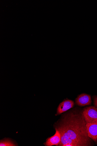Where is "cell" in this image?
<instances>
[{
  "label": "cell",
  "instance_id": "6da1fadb",
  "mask_svg": "<svg viewBox=\"0 0 97 146\" xmlns=\"http://www.w3.org/2000/svg\"><path fill=\"white\" fill-rule=\"evenodd\" d=\"M56 128L60 132L59 146H90L94 143L89 137L82 111H73L64 116Z\"/></svg>",
  "mask_w": 97,
  "mask_h": 146
},
{
  "label": "cell",
  "instance_id": "7a4b0ae2",
  "mask_svg": "<svg viewBox=\"0 0 97 146\" xmlns=\"http://www.w3.org/2000/svg\"><path fill=\"white\" fill-rule=\"evenodd\" d=\"M82 113L86 123H97V109L94 106L84 108Z\"/></svg>",
  "mask_w": 97,
  "mask_h": 146
},
{
  "label": "cell",
  "instance_id": "3957f363",
  "mask_svg": "<svg viewBox=\"0 0 97 146\" xmlns=\"http://www.w3.org/2000/svg\"><path fill=\"white\" fill-rule=\"evenodd\" d=\"M86 126L89 137L97 144V123H87Z\"/></svg>",
  "mask_w": 97,
  "mask_h": 146
},
{
  "label": "cell",
  "instance_id": "8992f818",
  "mask_svg": "<svg viewBox=\"0 0 97 146\" xmlns=\"http://www.w3.org/2000/svg\"><path fill=\"white\" fill-rule=\"evenodd\" d=\"M56 132L53 136L48 138L44 144L46 146H58L61 141V135L59 131L56 129Z\"/></svg>",
  "mask_w": 97,
  "mask_h": 146
},
{
  "label": "cell",
  "instance_id": "277c9868",
  "mask_svg": "<svg viewBox=\"0 0 97 146\" xmlns=\"http://www.w3.org/2000/svg\"><path fill=\"white\" fill-rule=\"evenodd\" d=\"M74 102L71 100H66L61 103L57 109V115L63 113L73 108L74 106Z\"/></svg>",
  "mask_w": 97,
  "mask_h": 146
},
{
  "label": "cell",
  "instance_id": "5b68a950",
  "mask_svg": "<svg viewBox=\"0 0 97 146\" xmlns=\"http://www.w3.org/2000/svg\"><path fill=\"white\" fill-rule=\"evenodd\" d=\"M76 104L80 107L90 105L92 100L90 96L86 94H82L79 96L75 100Z\"/></svg>",
  "mask_w": 97,
  "mask_h": 146
},
{
  "label": "cell",
  "instance_id": "ba28073f",
  "mask_svg": "<svg viewBox=\"0 0 97 146\" xmlns=\"http://www.w3.org/2000/svg\"><path fill=\"white\" fill-rule=\"evenodd\" d=\"M93 98L94 107L97 109V96H94Z\"/></svg>",
  "mask_w": 97,
  "mask_h": 146
},
{
  "label": "cell",
  "instance_id": "52a82bcc",
  "mask_svg": "<svg viewBox=\"0 0 97 146\" xmlns=\"http://www.w3.org/2000/svg\"><path fill=\"white\" fill-rule=\"evenodd\" d=\"M1 146H17L13 141L8 139L1 140L0 142Z\"/></svg>",
  "mask_w": 97,
  "mask_h": 146
}]
</instances>
